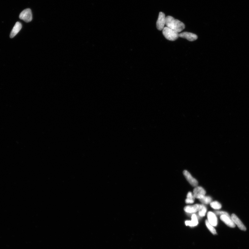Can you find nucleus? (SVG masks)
<instances>
[{
    "mask_svg": "<svg viewBox=\"0 0 249 249\" xmlns=\"http://www.w3.org/2000/svg\"><path fill=\"white\" fill-rule=\"evenodd\" d=\"M206 224L207 228L214 235H216L217 232L213 226L209 223L208 220H206Z\"/></svg>",
    "mask_w": 249,
    "mask_h": 249,
    "instance_id": "obj_16",
    "label": "nucleus"
},
{
    "mask_svg": "<svg viewBox=\"0 0 249 249\" xmlns=\"http://www.w3.org/2000/svg\"><path fill=\"white\" fill-rule=\"evenodd\" d=\"M199 200L202 203L206 205L210 204L212 201V199L211 197L205 196Z\"/></svg>",
    "mask_w": 249,
    "mask_h": 249,
    "instance_id": "obj_14",
    "label": "nucleus"
},
{
    "mask_svg": "<svg viewBox=\"0 0 249 249\" xmlns=\"http://www.w3.org/2000/svg\"><path fill=\"white\" fill-rule=\"evenodd\" d=\"M162 33L165 38L169 41H175L179 37V33L167 27H164Z\"/></svg>",
    "mask_w": 249,
    "mask_h": 249,
    "instance_id": "obj_2",
    "label": "nucleus"
},
{
    "mask_svg": "<svg viewBox=\"0 0 249 249\" xmlns=\"http://www.w3.org/2000/svg\"><path fill=\"white\" fill-rule=\"evenodd\" d=\"M187 198L193 200H195V199L192 193L191 192H189L188 193L187 195Z\"/></svg>",
    "mask_w": 249,
    "mask_h": 249,
    "instance_id": "obj_19",
    "label": "nucleus"
},
{
    "mask_svg": "<svg viewBox=\"0 0 249 249\" xmlns=\"http://www.w3.org/2000/svg\"><path fill=\"white\" fill-rule=\"evenodd\" d=\"M231 218L233 221L234 223L237 225L240 229L242 231H246L247 228L242 223V221L239 219L237 215L235 214H233L231 215Z\"/></svg>",
    "mask_w": 249,
    "mask_h": 249,
    "instance_id": "obj_11",
    "label": "nucleus"
},
{
    "mask_svg": "<svg viewBox=\"0 0 249 249\" xmlns=\"http://www.w3.org/2000/svg\"><path fill=\"white\" fill-rule=\"evenodd\" d=\"M194 197L195 198L201 199L205 196L206 191L201 187L197 186L193 190Z\"/></svg>",
    "mask_w": 249,
    "mask_h": 249,
    "instance_id": "obj_6",
    "label": "nucleus"
},
{
    "mask_svg": "<svg viewBox=\"0 0 249 249\" xmlns=\"http://www.w3.org/2000/svg\"><path fill=\"white\" fill-rule=\"evenodd\" d=\"M22 28V24L20 22H17L11 33L10 37L13 38L19 33Z\"/></svg>",
    "mask_w": 249,
    "mask_h": 249,
    "instance_id": "obj_13",
    "label": "nucleus"
},
{
    "mask_svg": "<svg viewBox=\"0 0 249 249\" xmlns=\"http://www.w3.org/2000/svg\"><path fill=\"white\" fill-rule=\"evenodd\" d=\"M202 206V205L200 204L187 206L184 207V210L188 214H195L201 209Z\"/></svg>",
    "mask_w": 249,
    "mask_h": 249,
    "instance_id": "obj_5",
    "label": "nucleus"
},
{
    "mask_svg": "<svg viewBox=\"0 0 249 249\" xmlns=\"http://www.w3.org/2000/svg\"><path fill=\"white\" fill-rule=\"evenodd\" d=\"M210 205L211 207L215 210H219L222 207L220 203L217 201L212 202Z\"/></svg>",
    "mask_w": 249,
    "mask_h": 249,
    "instance_id": "obj_17",
    "label": "nucleus"
},
{
    "mask_svg": "<svg viewBox=\"0 0 249 249\" xmlns=\"http://www.w3.org/2000/svg\"><path fill=\"white\" fill-rule=\"evenodd\" d=\"M198 224V217L197 215L195 214H192L191 215V220H188L185 221L186 225L190 227L197 226Z\"/></svg>",
    "mask_w": 249,
    "mask_h": 249,
    "instance_id": "obj_12",
    "label": "nucleus"
},
{
    "mask_svg": "<svg viewBox=\"0 0 249 249\" xmlns=\"http://www.w3.org/2000/svg\"><path fill=\"white\" fill-rule=\"evenodd\" d=\"M208 221L211 225L216 227L218 224V219L216 215L213 212L209 211L207 213Z\"/></svg>",
    "mask_w": 249,
    "mask_h": 249,
    "instance_id": "obj_10",
    "label": "nucleus"
},
{
    "mask_svg": "<svg viewBox=\"0 0 249 249\" xmlns=\"http://www.w3.org/2000/svg\"><path fill=\"white\" fill-rule=\"evenodd\" d=\"M220 219L224 223H225L229 227L232 228H235L236 227L235 224L234 223L231 217L229 215H221Z\"/></svg>",
    "mask_w": 249,
    "mask_h": 249,
    "instance_id": "obj_9",
    "label": "nucleus"
},
{
    "mask_svg": "<svg viewBox=\"0 0 249 249\" xmlns=\"http://www.w3.org/2000/svg\"><path fill=\"white\" fill-rule=\"evenodd\" d=\"M194 201L195 200L187 198L185 201L187 204H191L194 203Z\"/></svg>",
    "mask_w": 249,
    "mask_h": 249,
    "instance_id": "obj_20",
    "label": "nucleus"
},
{
    "mask_svg": "<svg viewBox=\"0 0 249 249\" xmlns=\"http://www.w3.org/2000/svg\"><path fill=\"white\" fill-rule=\"evenodd\" d=\"M183 174L185 178L191 186L194 187L198 186V181L192 177L189 172L185 170L183 171Z\"/></svg>",
    "mask_w": 249,
    "mask_h": 249,
    "instance_id": "obj_7",
    "label": "nucleus"
},
{
    "mask_svg": "<svg viewBox=\"0 0 249 249\" xmlns=\"http://www.w3.org/2000/svg\"><path fill=\"white\" fill-rule=\"evenodd\" d=\"M215 215H229L227 212L224 211H215L214 213Z\"/></svg>",
    "mask_w": 249,
    "mask_h": 249,
    "instance_id": "obj_18",
    "label": "nucleus"
},
{
    "mask_svg": "<svg viewBox=\"0 0 249 249\" xmlns=\"http://www.w3.org/2000/svg\"><path fill=\"white\" fill-rule=\"evenodd\" d=\"M165 25L169 28L178 33L183 31L185 27V25L183 23L170 16L166 17Z\"/></svg>",
    "mask_w": 249,
    "mask_h": 249,
    "instance_id": "obj_1",
    "label": "nucleus"
},
{
    "mask_svg": "<svg viewBox=\"0 0 249 249\" xmlns=\"http://www.w3.org/2000/svg\"><path fill=\"white\" fill-rule=\"evenodd\" d=\"M202 208L198 211V215H197V216L199 218L204 217L206 213V211H207V209H206V206L203 205H202Z\"/></svg>",
    "mask_w": 249,
    "mask_h": 249,
    "instance_id": "obj_15",
    "label": "nucleus"
},
{
    "mask_svg": "<svg viewBox=\"0 0 249 249\" xmlns=\"http://www.w3.org/2000/svg\"><path fill=\"white\" fill-rule=\"evenodd\" d=\"M166 17L165 15L162 12H160L158 19L156 22V27L159 31H162L165 24Z\"/></svg>",
    "mask_w": 249,
    "mask_h": 249,
    "instance_id": "obj_4",
    "label": "nucleus"
},
{
    "mask_svg": "<svg viewBox=\"0 0 249 249\" xmlns=\"http://www.w3.org/2000/svg\"><path fill=\"white\" fill-rule=\"evenodd\" d=\"M179 37L186 38L190 41H196L198 38L197 35L188 32H184L179 34Z\"/></svg>",
    "mask_w": 249,
    "mask_h": 249,
    "instance_id": "obj_8",
    "label": "nucleus"
},
{
    "mask_svg": "<svg viewBox=\"0 0 249 249\" xmlns=\"http://www.w3.org/2000/svg\"><path fill=\"white\" fill-rule=\"evenodd\" d=\"M19 17L26 22H31L32 20V14L31 9L27 8L20 13Z\"/></svg>",
    "mask_w": 249,
    "mask_h": 249,
    "instance_id": "obj_3",
    "label": "nucleus"
}]
</instances>
